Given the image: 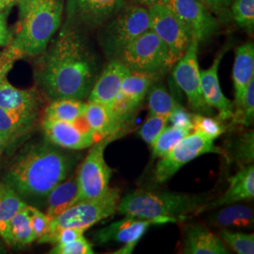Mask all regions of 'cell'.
<instances>
[{
  "mask_svg": "<svg viewBox=\"0 0 254 254\" xmlns=\"http://www.w3.org/2000/svg\"><path fill=\"white\" fill-rule=\"evenodd\" d=\"M39 56L34 76L49 100L88 98L99 70L79 28L65 24Z\"/></svg>",
  "mask_w": 254,
  "mask_h": 254,
  "instance_id": "6da1fadb",
  "label": "cell"
},
{
  "mask_svg": "<svg viewBox=\"0 0 254 254\" xmlns=\"http://www.w3.org/2000/svg\"><path fill=\"white\" fill-rule=\"evenodd\" d=\"M77 157L48 140L26 146L10 162L3 181L28 202L46 200L55 187L68 178Z\"/></svg>",
  "mask_w": 254,
  "mask_h": 254,
  "instance_id": "7a4b0ae2",
  "label": "cell"
},
{
  "mask_svg": "<svg viewBox=\"0 0 254 254\" xmlns=\"http://www.w3.org/2000/svg\"><path fill=\"white\" fill-rule=\"evenodd\" d=\"M208 201L205 194L136 190L121 198L117 212L127 217L150 219L156 224H164L202 212Z\"/></svg>",
  "mask_w": 254,
  "mask_h": 254,
  "instance_id": "3957f363",
  "label": "cell"
},
{
  "mask_svg": "<svg viewBox=\"0 0 254 254\" xmlns=\"http://www.w3.org/2000/svg\"><path fill=\"white\" fill-rule=\"evenodd\" d=\"M64 0H34L20 13V27L9 46L22 58L42 54L62 24Z\"/></svg>",
  "mask_w": 254,
  "mask_h": 254,
  "instance_id": "277c9868",
  "label": "cell"
},
{
  "mask_svg": "<svg viewBox=\"0 0 254 254\" xmlns=\"http://www.w3.org/2000/svg\"><path fill=\"white\" fill-rule=\"evenodd\" d=\"M101 27L99 42L105 54L109 60L119 59L129 44L150 29L148 9L124 8Z\"/></svg>",
  "mask_w": 254,
  "mask_h": 254,
  "instance_id": "5b68a950",
  "label": "cell"
},
{
  "mask_svg": "<svg viewBox=\"0 0 254 254\" xmlns=\"http://www.w3.org/2000/svg\"><path fill=\"white\" fill-rule=\"evenodd\" d=\"M119 60L131 72L146 73L154 77L167 73L174 65L168 47L151 29L129 44Z\"/></svg>",
  "mask_w": 254,
  "mask_h": 254,
  "instance_id": "8992f818",
  "label": "cell"
},
{
  "mask_svg": "<svg viewBox=\"0 0 254 254\" xmlns=\"http://www.w3.org/2000/svg\"><path fill=\"white\" fill-rule=\"evenodd\" d=\"M116 136L101 138L91 146L76 173L78 184L76 202L98 199L109 191L113 172L105 159V150Z\"/></svg>",
  "mask_w": 254,
  "mask_h": 254,
  "instance_id": "52a82bcc",
  "label": "cell"
},
{
  "mask_svg": "<svg viewBox=\"0 0 254 254\" xmlns=\"http://www.w3.org/2000/svg\"><path fill=\"white\" fill-rule=\"evenodd\" d=\"M121 200L120 190L110 188L100 198L81 200L73 203L51 220L48 232L63 228H81L88 230L96 223L109 218L117 212Z\"/></svg>",
  "mask_w": 254,
  "mask_h": 254,
  "instance_id": "ba28073f",
  "label": "cell"
},
{
  "mask_svg": "<svg viewBox=\"0 0 254 254\" xmlns=\"http://www.w3.org/2000/svg\"><path fill=\"white\" fill-rule=\"evenodd\" d=\"M206 154H223L224 151L215 144V140L194 132L182 138L156 164L154 178L158 184L170 180L185 165Z\"/></svg>",
  "mask_w": 254,
  "mask_h": 254,
  "instance_id": "9c48e42d",
  "label": "cell"
},
{
  "mask_svg": "<svg viewBox=\"0 0 254 254\" xmlns=\"http://www.w3.org/2000/svg\"><path fill=\"white\" fill-rule=\"evenodd\" d=\"M199 42L192 39L181 58L174 64L173 76L176 85L187 96L191 109L199 114H213V109L207 106L200 90V71L198 62Z\"/></svg>",
  "mask_w": 254,
  "mask_h": 254,
  "instance_id": "30bf717a",
  "label": "cell"
},
{
  "mask_svg": "<svg viewBox=\"0 0 254 254\" xmlns=\"http://www.w3.org/2000/svg\"><path fill=\"white\" fill-rule=\"evenodd\" d=\"M150 29L167 46L174 64L186 52L191 37L180 19L165 3L148 7Z\"/></svg>",
  "mask_w": 254,
  "mask_h": 254,
  "instance_id": "8fae6325",
  "label": "cell"
},
{
  "mask_svg": "<svg viewBox=\"0 0 254 254\" xmlns=\"http://www.w3.org/2000/svg\"><path fill=\"white\" fill-rule=\"evenodd\" d=\"M124 8L126 0H67L66 24L80 30L94 29L105 25Z\"/></svg>",
  "mask_w": 254,
  "mask_h": 254,
  "instance_id": "7c38bea8",
  "label": "cell"
},
{
  "mask_svg": "<svg viewBox=\"0 0 254 254\" xmlns=\"http://www.w3.org/2000/svg\"><path fill=\"white\" fill-rule=\"evenodd\" d=\"M166 4L180 19L191 39L204 42L218 31V20L200 0H169Z\"/></svg>",
  "mask_w": 254,
  "mask_h": 254,
  "instance_id": "4fadbf2b",
  "label": "cell"
},
{
  "mask_svg": "<svg viewBox=\"0 0 254 254\" xmlns=\"http://www.w3.org/2000/svg\"><path fill=\"white\" fill-rule=\"evenodd\" d=\"M154 224H156L154 220L126 216L124 219L98 230L93 235V238L99 244L111 242L124 244L122 249L113 254H130L133 253L150 226Z\"/></svg>",
  "mask_w": 254,
  "mask_h": 254,
  "instance_id": "5bb4252c",
  "label": "cell"
},
{
  "mask_svg": "<svg viewBox=\"0 0 254 254\" xmlns=\"http://www.w3.org/2000/svg\"><path fill=\"white\" fill-rule=\"evenodd\" d=\"M154 79L152 75L131 71L125 77L116 100L110 107L123 126L140 107Z\"/></svg>",
  "mask_w": 254,
  "mask_h": 254,
  "instance_id": "9a60e30c",
  "label": "cell"
},
{
  "mask_svg": "<svg viewBox=\"0 0 254 254\" xmlns=\"http://www.w3.org/2000/svg\"><path fill=\"white\" fill-rule=\"evenodd\" d=\"M74 123L43 119L42 129L46 140L65 150L79 151L91 147L96 140L89 126Z\"/></svg>",
  "mask_w": 254,
  "mask_h": 254,
  "instance_id": "2e32d148",
  "label": "cell"
},
{
  "mask_svg": "<svg viewBox=\"0 0 254 254\" xmlns=\"http://www.w3.org/2000/svg\"><path fill=\"white\" fill-rule=\"evenodd\" d=\"M229 47L218 52L212 65L200 71V90L202 97L211 109L218 110V119L225 122L233 117L235 105L224 95L218 79V68Z\"/></svg>",
  "mask_w": 254,
  "mask_h": 254,
  "instance_id": "e0dca14e",
  "label": "cell"
},
{
  "mask_svg": "<svg viewBox=\"0 0 254 254\" xmlns=\"http://www.w3.org/2000/svg\"><path fill=\"white\" fill-rule=\"evenodd\" d=\"M129 73L130 70L119 59L110 60L94 83L88 96V102L111 107L116 100L122 82Z\"/></svg>",
  "mask_w": 254,
  "mask_h": 254,
  "instance_id": "ac0fdd59",
  "label": "cell"
},
{
  "mask_svg": "<svg viewBox=\"0 0 254 254\" xmlns=\"http://www.w3.org/2000/svg\"><path fill=\"white\" fill-rule=\"evenodd\" d=\"M254 197V164L242 166L237 173L229 178L227 190L217 200L208 201L202 211L218 208L243 200H253Z\"/></svg>",
  "mask_w": 254,
  "mask_h": 254,
  "instance_id": "d6986e66",
  "label": "cell"
},
{
  "mask_svg": "<svg viewBox=\"0 0 254 254\" xmlns=\"http://www.w3.org/2000/svg\"><path fill=\"white\" fill-rule=\"evenodd\" d=\"M40 98L35 89L14 87L7 77L0 80V108L25 116H38Z\"/></svg>",
  "mask_w": 254,
  "mask_h": 254,
  "instance_id": "ffe728a7",
  "label": "cell"
},
{
  "mask_svg": "<svg viewBox=\"0 0 254 254\" xmlns=\"http://www.w3.org/2000/svg\"><path fill=\"white\" fill-rule=\"evenodd\" d=\"M182 253L185 254H228L221 238L202 224L188 225L184 232Z\"/></svg>",
  "mask_w": 254,
  "mask_h": 254,
  "instance_id": "44dd1931",
  "label": "cell"
},
{
  "mask_svg": "<svg viewBox=\"0 0 254 254\" xmlns=\"http://www.w3.org/2000/svg\"><path fill=\"white\" fill-rule=\"evenodd\" d=\"M84 118L96 140L117 135L123 128L111 108L100 103H86Z\"/></svg>",
  "mask_w": 254,
  "mask_h": 254,
  "instance_id": "7402d4cb",
  "label": "cell"
},
{
  "mask_svg": "<svg viewBox=\"0 0 254 254\" xmlns=\"http://www.w3.org/2000/svg\"><path fill=\"white\" fill-rule=\"evenodd\" d=\"M232 78L235 89V107L243 98L246 88L254 78V46L253 42H247L236 49Z\"/></svg>",
  "mask_w": 254,
  "mask_h": 254,
  "instance_id": "603a6c76",
  "label": "cell"
},
{
  "mask_svg": "<svg viewBox=\"0 0 254 254\" xmlns=\"http://www.w3.org/2000/svg\"><path fill=\"white\" fill-rule=\"evenodd\" d=\"M208 216V222L218 229L249 228L254 224V210L242 203H233L221 206Z\"/></svg>",
  "mask_w": 254,
  "mask_h": 254,
  "instance_id": "cb8c5ba5",
  "label": "cell"
},
{
  "mask_svg": "<svg viewBox=\"0 0 254 254\" xmlns=\"http://www.w3.org/2000/svg\"><path fill=\"white\" fill-rule=\"evenodd\" d=\"M78 192L77 175L72 174L64 181L58 184L46 196V214L51 218H56L66 209L76 202Z\"/></svg>",
  "mask_w": 254,
  "mask_h": 254,
  "instance_id": "d4e9b609",
  "label": "cell"
},
{
  "mask_svg": "<svg viewBox=\"0 0 254 254\" xmlns=\"http://www.w3.org/2000/svg\"><path fill=\"white\" fill-rule=\"evenodd\" d=\"M27 205V202L9 185L0 180V236L9 246H13L9 235V221L18 211Z\"/></svg>",
  "mask_w": 254,
  "mask_h": 254,
  "instance_id": "484cf974",
  "label": "cell"
},
{
  "mask_svg": "<svg viewBox=\"0 0 254 254\" xmlns=\"http://www.w3.org/2000/svg\"><path fill=\"white\" fill-rule=\"evenodd\" d=\"M37 116H25L0 108V135L7 148L28 134L35 126Z\"/></svg>",
  "mask_w": 254,
  "mask_h": 254,
  "instance_id": "4316f807",
  "label": "cell"
},
{
  "mask_svg": "<svg viewBox=\"0 0 254 254\" xmlns=\"http://www.w3.org/2000/svg\"><path fill=\"white\" fill-rule=\"evenodd\" d=\"M86 103L74 99L51 101L44 112V118L74 123L84 115Z\"/></svg>",
  "mask_w": 254,
  "mask_h": 254,
  "instance_id": "83f0119b",
  "label": "cell"
},
{
  "mask_svg": "<svg viewBox=\"0 0 254 254\" xmlns=\"http://www.w3.org/2000/svg\"><path fill=\"white\" fill-rule=\"evenodd\" d=\"M148 116L168 117L179 104L162 83H153L148 91Z\"/></svg>",
  "mask_w": 254,
  "mask_h": 254,
  "instance_id": "f1b7e54d",
  "label": "cell"
},
{
  "mask_svg": "<svg viewBox=\"0 0 254 254\" xmlns=\"http://www.w3.org/2000/svg\"><path fill=\"white\" fill-rule=\"evenodd\" d=\"M27 205L18 211L9 221V235L13 246L24 247L36 241V237L30 224Z\"/></svg>",
  "mask_w": 254,
  "mask_h": 254,
  "instance_id": "f546056e",
  "label": "cell"
},
{
  "mask_svg": "<svg viewBox=\"0 0 254 254\" xmlns=\"http://www.w3.org/2000/svg\"><path fill=\"white\" fill-rule=\"evenodd\" d=\"M190 133V130L179 127H166L152 144L153 158H162L168 154L182 138Z\"/></svg>",
  "mask_w": 254,
  "mask_h": 254,
  "instance_id": "4dcf8cb0",
  "label": "cell"
},
{
  "mask_svg": "<svg viewBox=\"0 0 254 254\" xmlns=\"http://www.w3.org/2000/svg\"><path fill=\"white\" fill-rule=\"evenodd\" d=\"M254 131H248L236 136L230 143V154L236 162L245 166L253 164L254 157Z\"/></svg>",
  "mask_w": 254,
  "mask_h": 254,
  "instance_id": "1f68e13d",
  "label": "cell"
},
{
  "mask_svg": "<svg viewBox=\"0 0 254 254\" xmlns=\"http://www.w3.org/2000/svg\"><path fill=\"white\" fill-rule=\"evenodd\" d=\"M232 125L251 127L254 119V78L248 84L243 98L238 106L235 107L232 117Z\"/></svg>",
  "mask_w": 254,
  "mask_h": 254,
  "instance_id": "d6a6232c",
  "label": "cell"
},
{
  "mask_svg": "<svg viewBox=\"0 0 254 254\" xmlns=\"http://www.w3.org/2000/svg\"><path fill=\"white\" fill-rule=\"evenodd\" d=\"M218 236L225 245L238 254H254V234L232 232L229 229H220Z\"/></svg>",
  "mask_w": 254,
  "mask_h": 254,
  "instance_id": "836d02e7",
  "label": "cell"
},
{
  "mask_svg": "<svg viewBox=\"0 0 254 254\" xmlns=\"http://www.w3.org/2000/svg\"><path fill=\"white\" fill-rule=\"evenodd\" d=\"M223 123L224 122L218 118H212L203 114L197 113L192 115V130L213 140L226 132L227 127L224 126Z\"/></svg>",
  "mask_w": 254,
  "mask_h": 254,
  "instance_id": "e575fe53",
  "label": "cell"
},
{
  "mask_svg": "<svg viewBox=\"0 0 254 254\" xmlns=\"http://www.w3.org/2000/svg\"><path fill=\"white\" fill-rule=\"evenodd\" d=\"M231 12L236 24L249 33L254 29V0H233Z\"/></svg>",
  "mask_w": 254,
  "mask_h": 254,
  "instance_id": "d590c367",
  "label": "cell"
},
{
  "mask_svg": "<svg viewBox=\"0 0 254 254\" xmlns=\"http://www.w3.org/2000/svg\"><path fill=\"white\" fill-rule=\"evenodd\" d=\"M168 117L153 115L148 116L144 124L138 129L137 134L148 145H152L155 138L168 126Z\"/></svg>",
  "mask_w": 254,
  "mask_h": 254,
  "instance_id": "8d00e7d4",
  "label": "cell"
},
{
  "mask_svg": "<svg viewBox=\"0 0 254 254\" xmlns=\"http://www.w3.org/2000/svg\"><path fill=\"white\" fill-rule=\"evenodd\" d=\"M50 254H93L94 251L91 242L84 236L64 244H55Z\"/></svg>",
  "mask_w": 254,
  "mask_h": 254,
  "instance_id": "74e56055",
  "label": "cell"
},
{
  "mask_svg": "<svg viewBox=\"0 0 254 254\" xmlns=\"http://www.w3.org/2000/svg\"><path fill=\"white\" fill-rule=\"evenodd\" d=\"M27 209L29 213L31 228L33 230L36 240H38L48 232L52 219L49 218L46 213L42 212L33 205L28 204Z\"/></svg>",
  "mask_w": 254,
  "mask_h": 254,
  "instance_id": "f35d334b",
  "label": "cell"
},
{
  "mask_svg": "<svg viewBox=\"0 0 254 254\" xmlns=\"http://www.w3.org/2000/svg\"><path fill=\"white\" fill-rule=\"evenodd\" d=\"M168 121L173 127L187 129L190 131H191L193 128L192 115L184 109L180 104H178L173 109V111L169 115Z\"/></svg>",
  "mask_w": 254,
  "mask_h": 254,
  "instance_id": "ab89813d",
  "label": "cell"
},
{
  "mask_svg": "<svg viewBox=\"0 0 254 254\" xmlns=\"http://www.w3.org/2000/svg\"><path fill=\"white\" fill-rule=\"evenodd\" d=\"M21 59H23L21 55L11 46H7L6 49L0 53V80L7 77L9 71L13 67V64Z\"/></svg>",
  "mask_w": 254,
  "mask_h": 254,
  "instance_id": "60d3db41",
  "label": "cell"
},
{
  "mask_svg": "<svg viewBox=\"0 0 254 254\" xmlns=\"http://www.w3.org/2000/svg\"><path fill=\"white\" fill-rule=\"evenodd\" d=\"M9 10L6 9L0 12V46L7 47L13 39V33L8 26Z\"/></svg>",
  "mask_w": 254,
  "mask_h": 254,
  "instance_id": "b9f144b4",
  "label": "cell"
},
{
  "mask_svg": "<svg viewBox=\"0 0 254 254\" xmlns=\"http://www.w3.org/2000/svg\"><path fill=\"white\" fill-rule=\"evenodd\" d=\"M210 11L215 12L218 16L224 17L229 13V8L233 0H200Z\"/></svg>",
  "mask_w": 254,
  "mask_h": 254,
  "instance_id": "7bdbcfd3",
  "label": "cell"
},
{
  "mask_svg": "<svg viewBox=\"0 0 254 254\" xmlns=\"http://www.w3.org/2000/svg\"><path fill=\"white\" fill-rule=\"evenodd\" d=\"M33 1L34 0H0V12L18 5L20 13H22Z\"/></svg>",
  "mask_w": 254,
  "mask_h": 254,
  "instance_id": "ee69618b",
  "label": "cell"
},
{
  "mask_svg": "<svg viewBox=\"0 0 254 254\" xmlns=\"http://www.w3.org/2000/svg\"><path fill=\"white\" fill-rule=\"evenodd\" d=\"M137 2L138 4H141V5H146V6H151V5H154V4H158V3H167L169 0H134Z\"/></svg>",
  "mask_w": 254,
  "mask_h": 254,
  "instance_id": "f6af8a7d",
  "label": "cell"
},
{
  "mask_svg": "<svg viewBox=\"0 0 254 254\" xmlns=\"http://www.w3.org/2000/svg\"><path fill=\"white\" fill-rule=\"evenodd\" d=\"M7 149V144H6V141L4 140L3 136L0 135V155L3 154V152Z\"/></svg>",
  "mask_w": 254,
  "mask_h": 254,
  "instance_id": "bcb514c9",
  "label": "cell"
},
{
  "mask_svg": "<svg viewBox=\"0 0 254 254\" xmlns=\"http://www.w3.org/2000/svg\"><path fill=\"white\" fill-rule=\"evenodd\" d=\"M7 248L5 246V242L3 240H0V254H7Z\"/></svg>",
  "mask_w": 254,
  "mask_h": 254,
  "instance_id": "7dc6e473",
  "label": "cell"
}]
</instances>
